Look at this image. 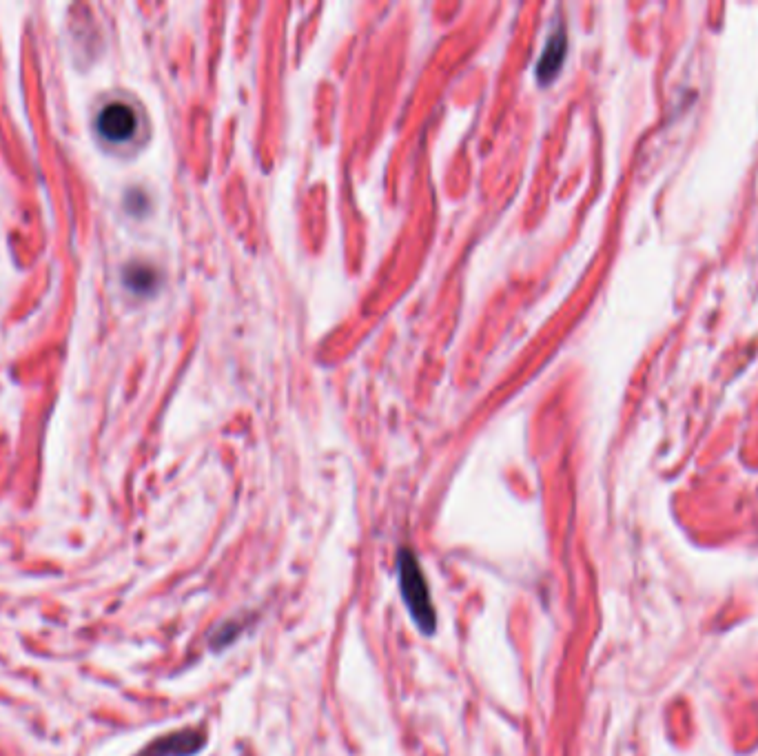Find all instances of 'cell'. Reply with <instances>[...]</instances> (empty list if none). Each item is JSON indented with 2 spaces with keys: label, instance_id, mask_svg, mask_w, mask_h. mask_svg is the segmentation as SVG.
I'll return each instance as SVG.
<instances>
[{
  "label": "cell",
  "instance_id": "cell-5",
  "mask_svg": "<svg viewBox=\"0 0 758 756\" xmlns=\"http://www.w3.org/2000/svg\"><path fill=\"white\" fill-rule=\"evenodd\" d=\"M129 284L136 286V289H145L147 284H151V271L147 269L136 271V278H129Z\"/></svg>",
  "mask_w": 758,
  "mask_h": 756
},
{
  "label": "cell",
  "instance_id": "cell-2",
  "mask_svg": "<svg viewBox=\"0 0 758 756\" xmlns=\"http://www.w3.org/2000/svg\"><path fill=\"white\" fill-rule=\"evenodd\" d=\"M98 131L111 142H125L136 131V111L125 102H109L98 114Z\"/></svg>",
  "mask_w": 758,
  "mask_h": 756
},
{
  "label": "cell",
  "instance_id": "cell-3",
  "mask_svg": "<svg viewBox=\"0 0 758 756\" xmlns=\"http://www.w3.org/2000/svg\"><path fill=\"white\" fill-rule=\"evenodd\" d=\"M204 734L200 730H178L149 743L138 756H193L202 750Z\"/></svg>",
  "mask_w": 758,
  "mask_h": 756
},
{
  "label": "cell",
  "instance_id": "cell-1",
  "mask_svg": "<svg viewBox=\"0 0 758 756\" xmlns=\"http://www.w3.org/2000/svg\"><path fill=\"white\" fill-rule=\"evenodd\" d=\"M399 588H402V597L419 630L426 632V635L435 632V606L430 601L424 570L411 550H402V555H399Z\"/></svg>",
  "mask_w": 758,
  "mask_h": 756
},
{
  "label": "cell",
  "instance_id": "cell-4",
  "mask_svg": "<svg viewBox=\"0 0 758 756\" xmlns=\"http://www.w3.org/2000/svg\"><path fill=\"white\" fill-rule=\"evenodd\" d=\"M563 51H566V38H563V36L552 38V43L548 45L546 54H544V58H541V63H539V76L541 78L548 80V78H552V76L557 74V69H559L561 60H563Z\"/></svg>",
  "mask_w": 758,
  "mask_h": 756
}]
</instances>
